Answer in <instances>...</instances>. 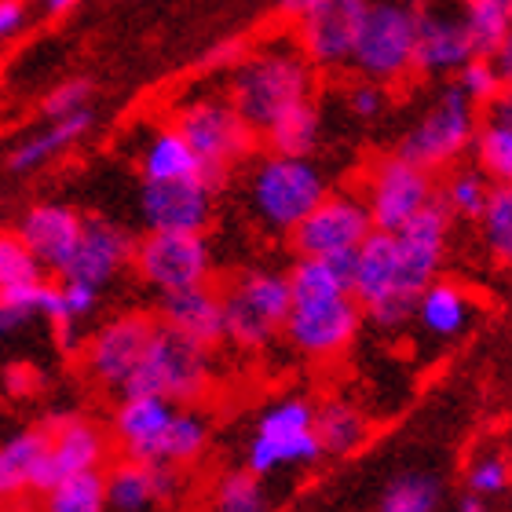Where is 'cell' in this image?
Returning a JSON list of instances; mask_svg holds the SVG:
<instances>
[{
  "label": "cell",
  "instance_id": "ee69618b",
  "mask_svg": "<svg viewBox=\"0 0 512 512\" xmlns=\"http://www.w3.org/2000/svg\"><path fill=\"white\" fill-rule=\"evenodd\" d=\"M92 103V81L85 77H74V81H63L59 88H52L41 103V114L48 121H59V118H70L77 110H88Z\"/></svg>",
  "mask_w": 512,
  "mask_h": 512
},
{
  "label": "cell",
  "instance_id": "4316f807",
  "mask_svg": "<svg viewBox=\"0 0 512 512\" xmlns=\"http://www.w3.org/2000/svg\"><path fill=\"white\" fill-rule=\"evenodd\" d=\"M92 125H96V114H92V107L77 110V114H70V118L48 121V128L33 132L30 139H22L19 147L11 150V154H8V169L19 172V176L44 169L48 161H55L59 154H66V150L74 147L77 139L85 136Z\"/></svg>",
  "mask_w": 512,
  "mask_h": 512
},
{
  "label": "cell",
  "instance_id": "ab89813d",
  "mask_svg": "<svg viewBox=\"0 0 512 512\" xmlns=\"http://www.w3.org/2000/svg\"><path fill=\"white\" fill-rule=\"evenodd\" d=\"M44 512H107L103 498V472H85L59 480L44 491Z\"/></svg>",
  "mask_w": 512,
  "mask_h": 512
},
{
  "label": "cell",
  "instance_id": "f6af8a7d",
  "mask_svg": "<svg viewBox=\"0 0 512 512\" xmlns=\"http://www.w3.org/2000/svg\"><path fill=\"white\" fill-rule=\"evenodd\" d=\"M44 388V377L37 366L30 363H11L0 370V392L11 399H33Z\"/></svg>",
  "mask_w": 512,
  "mask_h": 512
},
{
  "label": "cell",
  "instance_id": "816d5d0a",
  "mask_svg": "<svg viewBox=\"0 0 512 512\" xmlns=\"http://www.w3.org/2000/svg\"><path fill=\"white\" fill-rule=\"evenodd\" d=\"M458 512H491V509H487V502H480V498H465Z\"/></svg>",
  "mask_w": 512,
  "mask_h": 512
},
{
  "label": "cell",
  "instance_id": "f35d334b",
  "mask_svg": "<svg viewBox=\"0 0 512 512\" xmlns=\"http://www.w3.org/2000/svg\"><path fill=\"white\" fill-rule=\"evenodd\" d=\"M483 224V246L491 253L494 264H509L512 256V187L509 183H494L491 198L480 213Z\"/></svg>",
  "mask_w": 512,
  "mask_h": 512
},
{
  "label": "cell",
  "instance_id": "4fadbf2b",
  "mask_svg": "<svg viewBox=\"0 0 512 512\" xmlns=\"http://www.w3.org/2000/svg\"><path fill=\"white\" fill-rule=\"evenodd\" d=\"M48 432V454H44V491L59 480L103 472L110 465L114 443L103 421L88 414H52L41 421Z\"/></svg>",
  "mask_w": 512,
  "mask_h": 512
},
{
  "label": "cell",
  "instance_id": "277c9868",
  "mask_svg": "<svg viewBox=\"0 0 512 512\" xmlns=\"http://www.w3.org/2000/svg\"><path fill=\"white\" fill-rule=\"evenodd\" d=\"M209 388H213V352L154 322L147 352L139 359L125 395H161L176 406H198Z\"/></svg>",
  "mask_w": 512,
  "mask_h": 512
},
{
  "label": "cell",
  "instance_id": "d6986e66",
  "mask_svg": "<svg viewBox=\"0 0 512 512\" xmlns=\"http://www.w3.org/2000/svg\"><path fill=\"white\" fill-rule=\"evenodd\" d=\"M107 512H161L180 498V469L118 458L103 469Z\"/></svg>",
  "mask_w": 512,
  "mask_h": 512
},
{
  "label": "cell",
  "instance_id": "ffe728a7",
  "mask_svg": "<svg viewBox=\"0 0 512 512\" xmlns=\"http://www.w3.org/2000/svg\"><path fill=\"white\" fill-rule=\"evenodd\" d=\"M176 410L180 406L161 395H121L107 425L110 443L121 450V458L158 465L161 439L169 432Z\"/></svg>",
  "mask_w": 512,
  "mask_h": 512
},
{
  "label": "cell",
  "instance_id": "f907efd6",
  "mask_svg": "<svg viewBox=\"0 0 512 512\" xmlns=\"http://www.w3.org/2000/svg\"><path fill=\"white\" fill-rule=\"evenodd\" d=\"M44 8L52 11V15H63V11H70V8H77L81 0H41Z\"/></svg>",
  "mask_w": 512,
  "mask_h": 512
},
{
  "label": "cell",
  "instance_id": "484cf974",
  "mask_svg": "<svg viewBox=\"0 0 512 512\" xmlns=\"http://www.w3.org/2000/svg\"><path fill=\"white\" fill-rule=\"evenodd\" d=\"M315 439H319L322 454L348 458V454L366 447V439H370V417L352 399L330 395V399L315 403Z\"/></svg>",
  "mask_w": 512,
  "mask_h": 512
},
{
  "label": "cell",
  "instance_id": "9a60e30c",
  "mask_svg": "<svg viewBox=\"0 0 512 512\" xmlns=\"http://www.w3.org/2000/svg\"><path fill=\"white\" fill-rule=\"evenodd\" d=\"M476 59L461 8L450 0H421L414 26V70L425 77H454Z\"/></svg>",
  "mask_w": 512,
  "mask_h": 512
},
{
  "label": "cell",
  "instance_id": "f1b7e54d",
  "mask_svg": "<svg viewBox=\"0 0 512 512\" xmlns=\"http://www.w3.org/2000/svg\"><path fill=\"white\" fill-rule=\"evenodd\" d=\"M139 176L143 183H176V180H194L205 169L198 165V158L191 154V147L183 143V136L172 125L154 128L139 150Z\"/></svg>",
  "mask_w": 512,
  "mask_h": 512
},
{
  "label": "cell",
  "instance_id": "44dd1931",
  "mask_svg": "<svg viewBox=\"0 0 512 512\" xmlns=\"http://www.w3.org/2000/svg\"><path fill=\"white\" fill-rule=\"evenodd\" d=\"M81 224H85V216L70 209V205L41 202L26 209L15 235L22 238V246L30 249V256L37 260L44 278H63L66 264H70V256L77 249V238H81Z\"/></svg>",
  "mask_w": 512,
  "mask_h": 512
},
{
  "label": "cell",
  "instance_id": "1f68e13d",
  "mask_svg": "<svg viewBox=\"0 0 512 512\" xmlns=\"http://www.w3.org/2000/svg\"><path fill=\"white\" fill-rule=\"evenodd\" d=\"M209 443H213V421H209V414L198 410V406H180L176 417H172L169 432H165V439H161L158 465L187 469V465L205 458Z\"/></svg>",
  "mask_w": 512,
  "mask_h": 512
},
{
  "label": "cell",
  "instance_id": "d4e9b609",
  "mask_svg": "<svg viewBox=\"0 0 512 512\" xmlns=\"http://www.w3.org/2000/svg\"><path fill=\"white\" fill-rule=\"evenodd\" d=\"M414 322L436 341H454L476 322V300L461 282L436 278L414 300Z\"/></svg>",
  "mask_w": 512,
  "mask_h": 512
},
{
  "label": "cell",
  "instance_id": "8d00e7d4",
  "mask_svg": "<svg viewBox=\"0 0 512 512\" xmlns=\"http://www.w3.org/2000/svg\"><path fill=\"white\" fill-rule=\"evenodd\" d=\"M48 278H33L22 286H11L0 293V341L19 337L33 322H44V300H48Z\"/></svg>",
  "mask_w": 512,
  "mask_h": 512
},
{
  "label": "cell",
  "instance_id": "8fae6325",
  "mask_svg": "<svg viewBox=\"0 0 512 512\" xmlns=\"http://www.w3.org/2000/svg\"><path fill=\"white\" fill-rule=\"evenodd\" d=\"M363 326V308L352 293L322 300H289V315L282 322V337L297 355L311 363H330L352 348Z\"/></svg>",
  "mask_w": 512,
  "mask_h": 512
},
{
  "label": "cell",
  "instance_id": "60d3db41",
  "mask_svg": "<svg viewBox=\"0 0 512 512\" xmlns=\"http://www.w3.org/2000/svg\"><path fill=\"white\" fill-rule=\"evenodd\" d=\"M439 480L428 472H403L381 494L377 512H436L439 509Z\"/></svg>",
  "mask_w": 512,
  "mask_h": 512
},
{
  "label": "cell",
  "instance_id": "c3c4849f",
  "mask_svg": "<svg viewBox=\"0 0 512 512\" xmlns=\"http://www.w3.org/2000/svg\"><path fill=\"white\" fill-rule=\"evenodd\" d=\"M242 55H246V52H242V44L224 41V44H216V48H209V55H205V66H209V70H216V66H235Z\"/></svg>",
  "mask_w": 512,
  "mask_h": 512
},
{
  "label": "cell",
  "instance_id": "f546056e",
  "mask_svg": "<svg viewBox=\"0 0 512 512\" xmlns=\"http://www.w3.org/2000/svg\"><path fill=\"white\" fill-rule=\"evenodd\" d=\"M99 311V293L77 282H52L48 300H44V322L55 326V337L66 352H77L85 341V322Z\"/></svg>",
  "mask_w": 512,
  "mask_h": 512
},
{
  "label": "cell",
  "instance_id": "6da1fadb",
  "mask_svg": "<svg viewBox=\"0 0 512 512\" xmlns=\"http://www.w3.org/2000/svg\"><path fill=\"white\" fill-rule=\"evenodd\" d=\"M311 92H315V66L300 55L297 44L278 41L246 52L231 66L227 103L260 136L278 114H286L297 103H308Z\"/></svg>",
  "mask_w": 512,
  "mask_h": 512
},
{
  "label": "cell",
  "instance_id": "7402d4cb",
  "mask_svg": "<svg viewBox=\"0 0 512 512\" xmlns=\"http://www.w3.org/2000/svg\"><path fill=\"white\" fill-rule=\"evenodd\" d=\"M370 0H326L311 19L300 22V55L319 70H341L352 55L355 30Z\"/></svg>",
  "mask_w": 512,
  "mask_h": 512
},
{
  "label": "cell",
  "instance_id": "7a4b0ae2",
  "mask_svg": "<svg viewBox=\"0 0 512 512\" xmlns=\"http://www.w3.org/2000/svg\"><path fill=\"white\" fill-rule=\"evenodd\" d=\"M330 194L326 172L311 158H286L264 154L253 161L246 180V198L260 227L289 235L304 216Z\"/></svg>",
  "mask_w": 512,
  "mask_h": 512
},
{
  "label": "cell",
  "instance_id": "d6a6232c",
  "mask_svg": "<svg viewBox=\"0 0 512 512\" xmlns=\"http://www.w3.org/2000/svg\"><path fill=\"white\" fill-rule=\"evenodd\" d=\"M260 136L267 139L271 154L311 158V150L319 147V136H322V114H319V107H315V99L297 103V107H289L286 114H278Z\"/></svg>",
  "mask_w": 512,
  "mask_h": 512
},
{
  "label": "cell",
  "instance_id": "681fc988",
  "mask_svg": "<svg viewBox=\"0 0 512 512\" xmlns=\"http://www.w3.org/2000/svg\"><path fill=\"white\" fill-rule=\"evenodd\" d=\"M322 4H326V0H278V11H282L286 19L304 22V19H311V15H315Z\"/></svg>",
  "mask_w": 512,
  "mask_h": 512
},
{
  "label": "cell",
  "instance_id": "e575fe53",
  "mask_svg": "<svg viewBox=\"0 0 512 512\" xmlns=\"http://www.w3.org/2000/svg\"><path fill=\"white\" fill-rule=\"evenodd\" d=\"M494 180L480 165H454L447 172V183H443V194H436V202L447 209V216L454 220H480L483 205L491 198Z\"/></svg>",
  "mask_w": 512,
  "mask_h": 512
},
{
  "label": "cell",
  "instance_id": "9c48e42d",
  "mask_svg": "<svg viewBox=\"0 0 512 512\" xmlns=\"http://www.w3.org/2000/svg\"><path fill=\"white\" fill-rule=\"evenodd\" d=\"M132 267L143 286L158 297L180 289L205 286L213 278V246L205 235H176V231H147L132 246Z\"/></svg>",
  "mask_w": 512,
  "mask_h": 512
},
{
  "label": "cell",
  "instance_id": "7c38bea8",
  "mask_svg": "<svg viewBox=\"0 0 512 512\" xmlns=\"http://www.w3.org/2000/svg\"><path fill=\"white\" fill-rule=\"evenodd\" d=\"M154 322L150 315H118V319L103 322L92 333H85L81 341V370L96 388L110 395H125L128 381L136 374L139 359L147 352V341L154 333Z\"/></svg>",
  "mask_w": 512,
  "mask_h": 512
},
{
  "label": "cell",
  "instance_id": "b9f144b4",
  "mask_svg": "<svg viewBox=\"0 0 512 512\" xmlns=\"http://www.w3.org/2000/svg\"><path fill=\"white\" fill-rule=\"evenodd\" d=\"M454 85L465 92V99H469L472 107L480 110V107H491L494 99H502L505 96V81L502 74H498V66L491 63V59H483V55H476L472 63H465L454 74Z\"/></svg>",
  "mask_w": 512,
  "mask_h": 512
},
{
  "label": "cell",
  "instance_id": "7bdbcfd3",
  "mask_svg": "<svg viewBox=\"0 0 512 512\" xmlns=\"http://www.w3.org/2000/svg\"><path fill=\"white\" fill-rule=\"evenodd\" d=\"M33 278H44L37 260L30 256V249L22 246V238L15 231H0V293L11 286H22V282H33Z\"/></svg>",
  "mask_w": 512,
  "mask_h": 512
},
{
  "label": "cell",
  "instance_id": "603a6c76",
  "mask_svg": "<svg viewBox=\"0 0 512 512\" xmlns=\"http://www.w3.org/2000/svg\"><path fill=\"white\" fill-rule=\"evenodd\" d=\"M44 425H15L0 436V509L19 505L30 494H44Z\"/></svg>",
  "mask_w": 512,
  "mask_h": 512
},
{
  "label": "cell",
  "instance_id": "30bf717a",
  "mask_svg": "<svg viewBox=\"0 0 512 512\" xmlns=\"http://www.w3.org/2000/svg\"><path fill=\"white\" fill-rule=\"evenodd\" d=\"M359 198L370 213L374 231L395 235L436 202V180H432V172L417 169L414 161L384 154L366 172V191Z\"/></svg>",
  "mask_w": 512,
  "mask_h": 512
},
{
  "label": "cell",
  "instance_id": "bcb514c9",
  "mask_svg": "<svg viewBox=\"0 0 512 512\" xmlns=\"http://www.w3.org/2000/svg\"><path fill=\"white\" fill-rule=\"evenodd\" d=\"M348 110L363 121L381 118L388 110V92L381 85H374V81H359V85L348 88Z\"/></svg>",
  "mask_w": 512,
  "mask_h": 512
},
{
  "label": "cell",
  "instance_id": "ba28073f",
  "mask_svg": "<svg viewBox=\"0 0 512 512\" xmlns=\"http://www.w3.org/2000/svg\"><path fill=\"white\" fill-rule=\"evenodd\" d=\"M476 121H480V110L472 107L465 92L450 81V85L439 88L436 103L421 114V121L403 136L399 158L414 161L417 169L425 172L454 169L469 154Z\"/></svg>",
  "mask_w": 512,
  "mask_h": 512
},
{
  "label": "cell",
  "instance_id": "ac0fdd59",
  "mask_svg": "<svg viewBox=\"0 0 512 512\" xmlns=\"http://www.w3.org/2000/svg\"><path fill=\"white\" fill-rule=\"evenodd\" d=\"M132 246H136V238L128 235L118 220L85 216L77 249L63 271V282H77V286L103 293L125 267H132Z\"/></svg>",
  "mask_w": 512,
  "mask_h": 512
},
{
  "label": "cell",
  "instance_id": "5b68a950",
  "mask_svg": "<svg viewBox=\"0 0 512 512\" xmlns=\"http://www.w3.org/2000/svg\"><path fill=\"white\" fill-rule=\"evenodd\" d=\"M172 128L191 147L198 165L205 169V180L216 191L227 183L231 169L238 161H246L256 147V132L238 118L227 96H194L176 110Z\"/></svg>",
  "mask_w": 512,
  "mask_h": 512
},
{
  "label": "cell",
  "instance_id": "4dcf8cb0",
  "mask_svg": "<svg viewBox=\"0 0 512 512\" xmlns=\"http://www.w3.org/2000/svg\"><path fill=\"white\" fill-rule=\"evenodd\" d=\"M476 150V165H480L494 183L512 180V103L509 92L502 99H494L483 121H476L472 132V147Z\"/></svg>",
  "mask_w": 512,
  "mask_h": 512
},
{
  "label": "cell",
  "instance_id": "d590c367",
  "mask_svg": "<svg viewBox=\"0 0 512 512\" xmlns=\"http://www.w3.org/2000/svg\"><path fill=\"white\" fill-rule=\"evenodd\" d=\"M205 512H275V502H271L264 480L249 476L246 469H231L216 476V483L209 487Z\"/></svg>",
  "mask_w": 512,
  "mask_h": 512
},
{
  "label": "cell",
  "instance_id": "5bb4252c",
  "mask_svg": "<svg viewBox=\"0 0 512 512\" xmlns=\"http://www.w3.org/2000/svg\"><path fill=\"white\" fill-rule=\"evenodd\" d=\"M370 231L374 224H370L363 198L355 191H330L289 231V242L297 256H337L355 253Z\"/></svg>",
  "mask_w": 512,
  "mask_h": 512
},
{
  "label": "cell",
  "instance_id": "3957f363",
  "mask_svg": "<svg viewBox=\"0 0 512 512\" xmlns=\"http://www.w3.org/2000/svg\"><path fill=\"white\" fill-rule=\"evenodd\" d=\"M322 458L315 439V403L308 395H282L260 410L246 447V472L271 480L278 472L311 469Z\"/></svg>",
  "mask_w": 512,
  "mask_h": 512
},
{
  "label": "cell",
  "instance_id": "836d02e7",
  "mask_svg": "<svg viewBox=\"0 0 512 512\" xmlns=\"http://www.w3.org/2000/svg\"><path fill=\"white\" fill-rule=\"evenodd\" d=\"M458 8L476 55L491 59L512 44V0H461Z\"/></svg>",
  "mask_w": 512,
  "mask_h": 512
},
{
  "label": "cell",
  "instance_id": "8992f818",
  "mask_svg": "<svg viewBox=\"0 0 512 512\" xmlns=\"http://www.w3.org/2000/svg\"><path fill=\"white\" fill-rule=\"evenodd\" d=\"M224 341L242 352H264L289 315V278L278 267H246L220 293Z\"/></svg>",
  "mask_w": 512,
  "mask_h": 512
},
{
  "label": "cell",
  "instance_id": "2e32d148",
  "mask_svg": "<svg viewBox=\"0 0 512 512\" xmlns=\"http://www.w3.org/2000/svg\"><path fill=\"white\" fill-rule=\"evenodd\" d=\"M216 187L202 176L176 183H143L139 187V220L147 231H176V235H205L213 224Z\"/></svg>",
  "mask_w": 512,
  "mask_h": 512
},
{
  "label": "cell",
  "instance_id": "52a82bcc",
  "mask_svg": "<svg viewBox=\"0 0 512 512\" xmlns=\"http://www.w3.org/2000/svg\"><path fill=\"white\" fill-rule=\"evenodd\" d=\"M417 0H370L355 30L348 66L363 81L392 85L414 70Z\"/></svg>",
  "mask_w": 512,
  "mask_h": 512
},
{
  "label": "cell",
  "instance_id": "7dc6e473",
  "mask_svg": "<svg viewBox=\"0 0 512 512\" xmlns=\"http://www.w3.org/2000/svg\"><path fill=\"white\" fill-rule=\"evenodd\" d=\"M26 22H30L26 0H0V41L19 37V33L26 30Z\"/></svg>",
  "mask_w": 512,
  "mask_h": 512
},
{
  "label": "cell",
  "instance_id": "74e56055",
  "mask_svg": "<svg viewBox=\"0 0 512 512\" xmlns=\"http://www.w3.org/2000/svg\"><path fill=\"white\" fill-rule=\"evenodd\" d=\"M512 483V465L509 454L502 447H487L480 454H472L469 465H465V487H469V498H480V502H494L509 491Z\"/></svg>",
  "mask_w": 512,
  "mask_h": 512
},
{
  "label": "cell",
  "instance_id": "83f0119b",
  "mask_svg": "<svg viewBox=\"0 0 512 512\" xmlns=\"http://www.w3.org/2000/svg\"><path fill=\"white\" fill-rule=\"evenodd\" d=\"M352 275H355V253L297 256V264L286 271L289 300L344 297V293H352Z\"/></svg>",
  "mask_w": 512,
  "mask_h": 512
},
{
  "label": "cell",
  "instance_id": "cb8c5ba5",
  "mask_svg": "<svg viewBox=\"0 0 512 512\" xmlns=\"http://www.w3.org/2000/svg\"><path fill=\"white\" fill-rule=\"evenodd\" d=\"M158 322L165 330L180 333L183 341L202 344L209 352L216 344H224V304H220V293H216L213 282L161 297Z\"/></svg>",
  "mask_w": 512,
  "mask_h": 512
},
{
  "label": "cell",
  "instance_id": "e0dca14e",
  "mask_svg": "<svg viewBox=\"0 0 512 512\" xmlns=\"http://www.w3.org/2000/svg\"><path fill=\"white\" fill-rule=\"evenodd\" d=\"M450 246V216L439 202H432L421 216H414L403 231H395V267H399V293L417 300V293L436 282L443 271Z\"/></svg>",
  "mask_w": 512,
  "mask_h": 512
}]
</instances>
